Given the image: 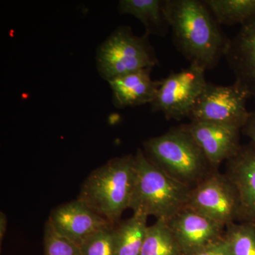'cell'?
Instances as JSON below:
<instances>
[{"instance_id": "1", "label": "cell", "mask_w": 255, "mask_h": 255, "mask_svg": "<svg viewBox=\"0 0 255 255\" xmlns=\"http://www.w3.org/2000/svg\"><path fill=\"white\" fill-rule=\"evenodd\" d=\"M164 16L177 49L203 70L216 68L226 55L231 38L207 5L199 0H165Z\"/></svg>"}, {"instance_id": "2", "label": "cell", "mask_w": 255, "mask_h": 255, "mask_svg": "<svg viewBox=\"0 0 255 255\" xmlns=\"http://www.w3.org/2000/svg\"><path fill=\"white\" fill-rule=\"evenodd\" d=\"M135 175V155L114 157L89 175L78 199L116 226L130 208Z\"/></svg>"}, {"instance_id": "3", "label": "cell", "mask_w": 255, "mask_h": 255, "mask_svg": "<svg viewBox=\"0 0 255 255\" xmlns=\"http://www.w3.org/2000/svg\"><path fill=\"white\" fill-rule=\"evenodd\" d=\"M144 149L152 163L190 189L218 169L183 125L146 140Z\"/></svg>"}, {"instance_id": "4", "label": "cell", "mask_w": 255, "mask_h": 255, "mask_svg": "<svg viewBox=\"0 0 255 255\" xmlns=\"http://www.w3.org/2000/svg\"><path fill=\"white\" fill-rule=\"evenodd\" d=\"M135 159L136 175L129 209L168 221L187 206L190 188L152 163L141 149L137 150Z\"/></svg>"}, {"instance_id": "5", "label": "cell", "mask_w": 255, "mask_h": 255, "mask_svg": "<svg viewBox=\"0 0 255 255\" xmlns=\"http://www.w3.org/2000/svg\"><path fill=\"white\" fill-rule=\"evenodd\" d=\"M148 36L147 33L136 36L128 26L114 31L97 50L96 59L101 77L108 82L158 65Z\"/></svg>"}, {"instance_id": "6", "label": "cell", "mask_w": 255, "mask_h": 255, "mask_svg": "<svg viewBox=\"0 0 255 255\" xmlns=\"http://www.w3.org/2000/svg\"><path fill=\"white\" fill-rule=\"evenodd\" d=\"M207 84L205 70L195 65L172 72L161 80L151 110L163 114L167 120L189 118Z\"/></svg>"}, {"instance_id": "7", "label": "cell", "mask_w": 255, "mask_h": 255, "mask_svg": "<svg viewBox=\"0 0 255 255\" xmlns=\"http://www.w3.org/2000/svg\"><path fill=\"white\" fill-rule=\"evenodd\" d=\"M251 98L237 84L229 86L207 85L191 111V122H209L243 129L251 112L246 104Z\"/></svg>"}, {"instance_id": "8", "label": "cell", "mask_w": 255, "mask_h": 255, "mask_svg": "<svg viewBox=\"0 0 255 255\" xmlns=\"http://www.w3.org/2000/svg\"><path fill=\"white\" fill-rule=\"evenodd\" d=\"M186 206L225 226L239 219L237 188L227 174L219 169L191 189Z\"/></svg>"}, {"instance_id": "9", "label": "cell", "mask_w": 255, "mask_h": 255, "mask_svg": "<svg viewBox=\"0 0 255 255\" xmlns=\"http://www.w3.org/2000/svg\"><path fill=\"white\" fill-rule=\"evenodd\" d=\"M182 249L189 255L224 237L226 226L185 206L167 221Z\"/></svg>"}, {"instance_id": "10", "label": "cell", "mask_w": 255, "mask_h": 255, "mask_svg": "<svg viewBox=\"0 0 255 255\" xmlns=\"http://www.w3.org/2000/svg\"><path fill=\"white\" fill-rule=\"evenodd\" d=\"M48 221L57 232L79 246L97 231L114 226L78 199L53 209Z\"/></svg>"}, {"instance_id": "11", "label": "cell", "mask_w": 255, "mask_h": 255, "mask_svg": "<svg viewBox=\"0 0 255 255\" xmlns=\"http://www.w3.org/2000/svg\"><path fill=\"white\" fill-rule=\"evenodd\" d=\"M194 137L213 167L219 169L223 162L234 157L241 148V129L209 122L183 124Z\"/></svg>"}, {"instance_id": "12", "label": "cell", "mask_w": 255, "mask_h": 255, "mask_svg": "<svg viewBox=\"0 0 255 255\" xmlns=\"http://www.w3.org/2000/svg\"><path fill=\"white\" fill-rule=\"evenodd\" d=\"M236 78L235 83L255 97V19L241 26L231 38L225 55Z\"/></svg>"}, {"instance_id": "13", "label": "cell", "mask_w": 255, "mask_h": 255, "mask_svg": "<svg viewBox=\"0 0 255 255\" xmlns=\"http://www.w3.org/2000/svg\"><path fill=\"white\" fill-rule=\"evenodd\" d=\"M226 174L237 188L240 198V222L255 225V149L242 145L228 160Z\"/></svg>"}, {"instance_id": "14", "label": "cell", "mask_w": 255, "mask_h": 255, "mask_svg": "<svg viewBox=\"0 0 255 255\" xmlns=\"http://www.w3.org/2000/svg\"><path fill=\"white\" fill-rule=\"evenodd\" d=\"M151 71L152 69H144L108 81L116 107L125 108L152 103L161 80H152Z\"/></svg>"}, {"instance_id": "15", "label": "cell", "mask_w": 255, "mask_h": 255, "mask_svg": "<svg viewBox=\"0 0 255 255\" xmlns=\"http://www.w3.org/2000/svg\"><path fill=\"white\" fill-rule=\"evenodd\" d=\"M164 1L162 0H122L118 10L122 14L135 16L145 26L146 33L165 36L168 23L164 16Z\"/></svg>"}, {"instance_id": "16", "label": "cell", "mask_w": 255, "mask_h": 255, "mask_svg": "<svg viewBox=\"0 0 255 255\" xmlns=\"http://www.w3.org/2000/svg\"><path fill=\"white\" fill-rule=\"evenodd\" d=\"M147 217L141 213H133L131 217L114 226L115 255H140L148 227Z\"/></svg>"}, {"instance_id": "17", "label": "cell", "mask_w": 255, "mask_h": 255, "mask_svg": "<svg viewBox=\"0 0 255 255\" xmlns=\"http://www.w3.org/2000/svg\"><path fill=\"white\" fill-rule=\"evenodd\" d=\"M220 25L241 24L255 19V0H204Z\"/></svg>"}, {"instance_id": "18", "label": "cell", "mask_w": 255, "mask_h": 255, "mask_svg": "<svg viewBox=\"0 0 255 255\" xmlns=\"http://www.w3.org/2000/svg\"><path fill=\"white\" fill-rule=\"evenodd\" d=\"M140 255H183L167 221L157 220L147 227Z\"/></svg>"}, {"instance_id": "19", "label": "cell", "mask_w": 255, "mask_h": 255, "mask_svg": "<svg viewBox=\"0 0 255 255\" xmlns=\"http://www.w3.org/2000/svg\"><path fill=\"white\" fill-rule=\"evenodd\" d=\"M224 239L232 255H255V225L232 223L225 230Z\"/></svg>"}, {"instance_id": "20", "label": "cell", "mask_w": 255, "mask_h": 255, "mask_svg": "<svg viewBox=\"0 0 255 255\" xmlns=\"http://www.w3.org/2000/svg\"><path fill=\"white\" fill-rule=\"evenodd\" d=\"M44 255H81L80 247L55 231L50 221L44 228Z\"/></svg>"}, {"instance_id": "21", "label": "cell", "mask_w": 255, "mask_h": 255, "mask_svg": "<svg viewBox=\"0 0 255 255\" xmlns=\"http://www.w3.org/2000/svg\"><path fill=\"white\" fill-rule=\"evenodd\" d=\"M114 227L104 228L89 236L80 246L81 255H115Z\"/></svg>"}, {"instance_id": "22", "label": "cell", "mask_w": 255, "mask_h": 255, "mask_svg": "<svg viewBox=\"0 0 255 255\" xmlns=\"http://www.w3.org/2000/svg\"><path fill=\"white\" fill-rule=\"evenodd\" d=\"M189 255H232L224 237Z\"/></svg>"}, {"instance_id": "23", "label": "cell", "mask_w": 255, "mask_h": 255, "mask_svg": "<svg viewBox=\"0 0 255 255\" xmlns=\"http://www.w3.org/2000/svg\"><path fill=\"white\" fill-rule=\"evenodd\" d=\"M242 132L250 139V144L255 149V110L251 112L246 125L242 129Z\"/></svg>"}, {"instance_id": "24", "label": "cell", "mask_w": 255, "mask_h": 255, "mask_svg": "<svg viewBox=\"0 0 255 255\" xmlns=\"http://www.w3.org/2000/svg\"><path fill=\"white\" fill-rule=\"evenodd\" d=\"M7 226V218L4 213H0V241L2 242Z\"/></svg>"}]
</instances>
